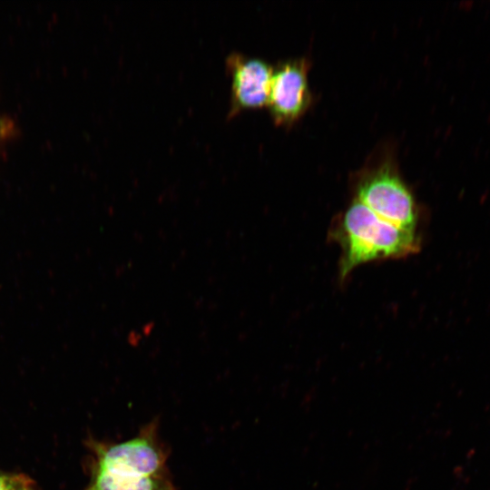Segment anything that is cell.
Here are the masks:
<instances>
[{
	"instance_id": "6da1fadb",
	"label": "cell",
	"mask_w": 490,
	"mask_h": 490,
	"mask_svg": "<svg viewBox=\"0 0 490 490\" xmlns=\"http://www.w3.org/2000/svg\"><path fill=\"white\" fill-rule=\"evenodd\" d=\"M90 480L83 490H176L167 466L169 449L154 419L122 442L90 437Z\"/></svg>"
},
{
	"instance_id": "7a4b0ae2",
	"label": "cell",
	"mask_w": 490,
	"mask_h": 490,
	"mask_svg": "<svg viewBox=\"0 0 490 490\" xmlns=\"http://www.w3.org/2000/svg\"><path fill=\"white\" fill-rule=\"evenodd\" d=\"M328 240L340 250V282L361 265L407 259L417 254L423 245L422 233L386 221L356 200L334 218Z\"/></svg>"
},
{
	"instance_id": "3957f363",
	"label": "cell",
	"mask_w": 490,
	"mask_h": 490,
	"mask_svg": "<svg viewBox=\"0 0 490 490\" xmlns=\"http://www.w3.org/2000/svg\"><path fill=\"white\" fill-rule=\"evenodd\" d=\"M354 194V200L386 221L423 232V211L394 168L382 165L364 173L355 183Z\"/></svg>"
},
{
	"instance_id": "277c9868",
	"label": "cell",
	"mask_w": 490,
	"mask_h": 490,
	"mask_svg": "<svg viewBox=\"0 0 490 490\" xmlns=\"http://www.w3.org/2000/svg\"><path fill=\"white\" fill-rule=\"evenodd\" d=\"M308 65L304 59H294L273 71L268 105L277 123H290L308 109L311 102Z\"/></svg>"
},
{
	"instance_id": "5b68a950",
	"label": "cell",
	"mask_w": 490,
	"mask_h": 490,
	"mask_svg": "<svg viewBox=\"0 0 490 490\" xmlns=\"http://www.w3.org/2000/svg\"><path fill=\"white\" fill-rule=\"evenodd\" d=\"M232 110L256 109L269 103L273 69L260 58H229Z\"/></svg>"
},
{
	"instance_id": "8992f818",
	"label": "cell",
	"mask_w": 490,
	"mask_h": 490,
	"mask_svg": "<svg viewBox=\"0 0 490 490\" xmlns=\"http://www.w3.org/2000/svg\"><path fill=\"white\" fill-rule=\"evenodd\" d=\"M0 490H41L35 481L24 474L0 470Z\"/></svg>"
}]
</instances>
